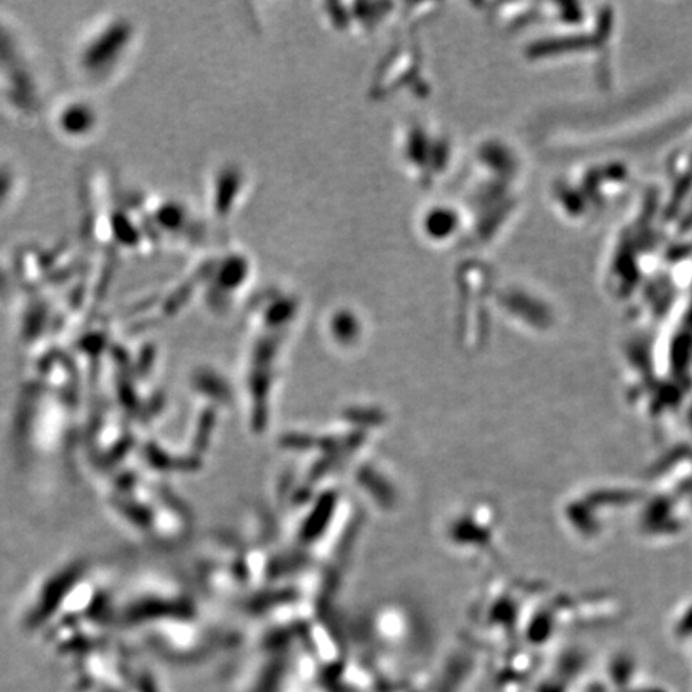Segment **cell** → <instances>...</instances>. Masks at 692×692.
Listing matches in <instances>:
<instances>
[{
  "instance_id": "cell-1",
  "label": "cell",
  "mask_w": 692,
  "mask_h": 692,
  "mask_svg": "<svg viewBox=\"0 0 692 692\" xmlns=\"http://www.w3.org/2000/svg\"><path fill=\"white\" fill-rule=\"evenodd\" d=\"M91 122H93V114L86 106H74L69 108L66 113H63V127L68 132L81 135L87 132L88 126L91 127Z\"/></svg>"
}]
</instances>
